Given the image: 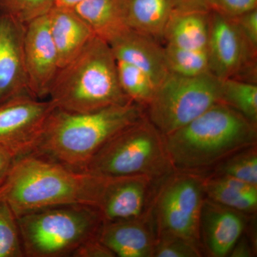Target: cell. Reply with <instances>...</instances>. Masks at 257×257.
<instances>
[{"label": "cell", "mask_w": 257, "mask_h": 257, "mask_svg": "<svg viewBox=\"0 0 257 257\" xmlns=\"http://www.w3.org/2000/svg\"><path fill=\"white\" fill-rule=\"evenodd\" d=\"M83 1L84 0H54V6L74 9L77 5Z\"/></svg>", "instance_id": "35"}, {"label": "cell", "mask_w": 257, "mask_h": 257, "mask_svg": "<svg viewBox=\"0 0 257 257\" xmlns=\"http://www.w3.org/2000/svg\"><path fill=\"white\" fill-rule=\"evenodd\" d=\"M164 140L174 170L197 174L256 145V124L219 102Z\"/></svg>", "instance_id": "3"}, {"label": "cell", "mask_w": 257, "mask_h": 257, "mask_svg": "<svg viewBox=\"0 0 257 257\" xmlns=\"http://www.w3.org/2000/svg\"><path fill=\"white\" fill-rule=\"evenodd\" d=\"M55 108L49 99H37L30 94L0 104V145L17 157L31 153Z\"/></svg>", "instance_id": "10"}, {"label": "cell", "mask_w": 257, "mask_h": 257, "mask_svg": "<svg viewBox=\"0 0 257 257\" xmlns=\"http://www.w3.org/2000/svg\"><path fill=\"white\" fill-rule=\"evenodd\" d=\"M175 10V0H128L130 28L161 43Z\"/></svg>", "instance_id": "21"}, {"label": "cell", "mask_w": 257, "mask_h": 257, "mask_svg": "<svg viewBox=\"0 0 257 257\" xmlns=\"http://www.w3.org/2000/svg\"><path fill=\"white\" fill-rule=\"evenodd\" d=\"M164 48L170 73L193 77L209 72L207 51L184 50L169 45Z\"/></svg>", "instance_id": "24"}, {"label": "cell", "mask_w": 257, "mask_h": 257, "mask_svg": "<svg viewBox=\"0 0 257 257\" xmlns=\"http://www.w3.org/2000/svg\"><path fill=\"white\" fill-rule=\"evenodd\" d=\"M206 9L234 18L257 9V0H207Z\"/></svg>", "instance_id": "29"}, {"label": "cell", "mask_w": 257, "mask_h": 257, "mask_svg": "<svg viewBox=\"0 0 257 257\" xmlns=\"http://www.w3.org/2000/svg\"><path fill=\"white\" fill-rule=\"evenodd\" d=\"M25 30L26 25L0 13V104L30 94L24 54Z\"/></svg>", "instance_id": "13"}, {"label": "cell", "mask_w": 257, "mask_h": 257, "mask_svg": "<svg viewBox=\"0 0 257 257\" xmlns=\"http://www.w3.org/2000/svg\"><path fill=\"white\" fill-rule=\"evenodd\" d=\"M18 224L25 256L65 257L99 236L104 221L97 208L58 206L30 211Z\"/></svg>", "instance_id": "5"}, {"label": "cell", "mask_w": 257, "mask_h": 257, "mask_svg": "<svg viewBox=\"0 0 257 257\" xmlns=\"http://www.w3.org/2000/svg\"><path fill=\"white\" fill-rule=\"evenodd\" d=\"M74 10L94 35L109 45L132 30L128 0H84Z\"/></svg>", "instance_id": "18"}, {"label": "cell", "mask_w": 257, "mask_h": 257, "mask_svg": "<svg viewBox=\"0 0 257 257\" xmlns=\"http://www.w3.org/2000/svg\"><path fill=\"white\" fill-rule=\"evenodd\" d=\"M73 257H114V254L99 241V236L83 243L72 253Z\"/></svg>", "instance_id": "31"}, {"label": "cell", "mask_w": 257, "mask_h": 257, "mask_svg": "<svg viewBox=\"0 0 257 257\" xmlns=\"http://www.w3.org/2000/svg\"><path fill=\"white\" fill-rule=\"evenodd\" d=\"M209 13V72L221 81H248L246 74L256 77L257 51L248 43L232 18Z\"/></svg>", "instance_id": "9"}, {"label": "cell", "mask_w": 257, "mask_h": 257, "mask_svg": "<svg viewBox=\"0 0 257 257\" xmlns=\"http://www.w3.org/2000/svg\"><path fill=\"white\" fill-rule=\"evenodd\" d=\"M24 54L29 92L37 99H46L60 69L47 15L27 24Z\"/></svg>", "instance_id": "11"}, {"label": "cell", "mask_w": 257, "mask_h": 257, "mask_svg": "<svg viewBox=\"0 0 257 257\" xmlns=\"http://www.w3.org/2000/svg\"><path fill=\"white\" fill-rule=\"evenodd\" d=\"M109 45L116 60L133 64L157 88L170 74L164 46L150 37L131 30Z\"/></svg>", "instance_id": "16"}, {"label": "cell", "mask_w": 257, "mask_h": 257, "mask_svg": "<svg viewBox=\"0 0 257 257\" xmlns=\"http://www.w3.org/2000/svg\"><path fill=\"white\" fill-rule=\"evenodd\" d=\"M18 219L9 204L0 199V257H23Z\"/></svg>", "instance_id": "26"}, {"label": "cell", "mask_w": 257, "mask_h": 257, "mask_svg": "<svg viewBox=\"0 0 257 257\" xmlns=\"http://www.w3.org/2000/svg\"><path fill=\"white\" fill-rule=\"evenodd\" d=\"M215 175L228 176L257 186L256 145L236 152L218 164Z\"/></svg>", "instance_id": "25"}, {"label": "cell", "mask_w": 257, "mask_h": 257, "mask_svg": "<svg viewBox=\"0 0 257 257\" xmlns=\"http://www.w3.org/2000/svg\"><path fill=\"white\" fill-rule=\"evenodd\" d=\"M109 177L69 168L35 154L18 157L3 185L15 216L52 207L97 208Z\"/></svg>", "instance_id": "1"}, {"label": "cell", "mask_w": 257, "mask_h": 257, "mask_svg": "<svg viewBox=\"0 0 257 257\" xmlns=\"http://www.w3.org/2000/svg\"><path fill=\"white\" fill-rule=\"evenodd\" d=\"M202 256V246L196 241L169 233H159L157 234L153 257Z\"/></svg>", "instance_id": "27"}, {"label": "cell", "mask_w": 257, "mask_h": 257, "mask_svg": "<svg viewBox=\"0 0 257 257\" xmlns=\"http://www.w3.org/2000/svg\"><path fill=\"white\" fill-rule=\"evenodd\" d=\"M204 199L203 177L197 174L175 171L164 179L151 207L157 234L169 233L200 244L199 220Z\"/></svg>", "instance_id": "8"}, {"label": "cell", "mask_w": 257, "mask_h": 257, "mask_svg": "<svg viewBox=\"0 0 257 257\" xmlns=\"http://www.w3.org/2000/svg\"><path fill=\"white\" fill-rule=\"evenodd\" d=\"M209 18L208 10L176 9L166 28L165 45L184 50L207 51Z\"/></svg>", "instance_id": "19"}, {"label": "cell", "mask_w": 257, "mask_h": 257, "mask_svg": "<svg viewBox=\"0 0 257 257\" xmlns=\"http://www.w3.org/2000/svg\"><path fill=\"white\" fill-rule=\"evenodd\" d=\"M207 0H175L176 9L184 10L206 9Z\"/></svg>", "instance_id": "34"}, {"label": "cell", "mask_w": 257, "mask_h": 257, "mask_svg": "<svg viewBox=\"0 0 257 257\" xmlns=\"http://www.w3.org/2000/svg\"><path fill=\"white\" fill-rule=\"evenodd\" d=\"M254 251L253 248H251V244L248 243L247 239L243 238L242 236L238 240L237 242L231 250L229 254L231 256H251Z\"/></svg>", "instance_id": "33"}, {"label": "cell", "mask_w": 257, "mask_h": 257, "mask_svg": "<svg viewBox=\"0 0 257 257\" xmlns=\"http://www.w3.org/2000/svg\"><path fill=\"white\" fill-rule=\"evenodd\" d=\"M161 181L146 176L109 177L97 207L103 221L126 220L146 215Z\"/></svg>", "instance_id": "12"}, {"label": "cell", "mask_w": 257, "mask_h": 257, "mask_svg": "<svg viewBox=\"0 0 257 257\" xmlns=\"http://www.w3.org/2000/svg\"><path fill=\"white\" fill-rule=\"evenodd\" d=\"M53 6L54 0H0V13L27 25L47 15Z\"/></svg>", "instance_id": "28"}, {"label": "cell", "mask_w": 257, "mask_h": 257, "mask_svg": "<svg viewBox=\"0 0 257 257\" xmlns=\"http://www.w3.org/2000/svg\"><path fill=\"white\" fill-rule=\"evenodd\" d=\"M205 197L212 202L243 214L257 208V186L224 175L203 178Z\"/></svg>", "instance_id": "20"}, {"label": "cell", "mask_w": 257, "mask_h": 257, "mask_svg": "<svg viewBox=\"0 0 257 257\" xmlns=\"http://www.w3.org/2000/svg\"><path fill=\"white\" fill-rule=\"evenodd\" d=\"M3 190H4V187L3 186V187H0V199L3 198Z\"/></svg>", "instance_id": "36"}, {"label": "cell", "mask_w": 257, "mask_h": 257, "mask_svg": "<svg viewBox=\"0 0 257 257\" xmlns=\"http://www.w3.org/2000/svg\"><path fill=\"white\" fill-rule=\"evenodd\" d=\"M221 102L231 106L253 124H257L256 82L235 79L221 81Z\"/></svg>", "instance_id": "22"}, {"label": "cell", "mask_w": 257, "mask_h": 257, "mask_svg": "<svg viewBox=\"0 0 257 257\" xmlns=\"http://www.w3.org/2000/svg\"><path fill=\"white\" fill-rule=\"evenodd\" d=\"M145 116V108L134 101L84 113L55 108L31 153L86 172L101 147Z\"/></svg>", "instance_id": "2"}, {"label": "cell", "mask_w": 257, "mask_h": 257, "mask_svg": "<svg viewBox=\"0 0 257 257\" xmlns=\"http://www.w3.org/2000/svg\"><path fill=\"white\" fill-rule=\"evenodd\" d=\"M157 238L151 209L135 219L104 221L99 239L119 257H153Z\"/></svg>", "instance_id": "15"}, {"label": "cell", "mask_w": 257, "mask_h": 257, "mask_svg": "<svg viewBox=\"0 0 257 257\" xmlns=\"http://www.w3.org/2000/svg\"><path fill=\"white\" fill-rule=\"evenodd\" d=\"M118 78L121 89L130 100L146 107L157 87L152 79L133 64L116 60Z\"/></svg>", "instance_id": "23"}, {"label": "cell", "mask_w": 257, "mask_h": 257, "mask_svg": "<svg viewBox=\"0 0 257 257\" xmlns=\"http://www.w3.org/2000/svg\"><path fill=\"white\" fill-rule=\"evenodd\" d=\"M86 172L106 177L146 176L159 182L175 170L163 135L145 116L101 147Z\"/></svg>", "instance_id": "6"}, {"label": "cell", "mask_w": 257, "mask_h": 257, "mask_svg": "<svg viewBox=\"0 0 257 257\" xmlns=\"http://www.w3.org/2000/svg\"><path fill=\"white\" fill-rule=\"evenodd\" d=\"M245 214L205 197L199 220V242L212 257L228 256L246 227Z\"/></svg>", "instance_id": "14"}, {"label": "cell", "mask_w": 257, "mask_h": 257, "mask_svg": "<svg viewBox=\"0 0 257 257\" xmlns=\"http://www.w3.org/2000/svg\"><path fill=\"white\" fill-rule=\"evenodd\" d=\"M47 99L57 109L75 113L133 101L120 86L110 45L96 36L73 60L61 67Z\"/></svg>", "instance_id": "4"}, {"label": "cell", "mask_w": 257, "mask_h": 257, "mask_svg": "<svg viewBox=\"0 0 257 257\" xmlns=\"http://www.w3.org/2000/svg\"><path fill=\"white\" fill-rule=\"evenodd\" d=\"M221 80L210 72L193 77L170 73L145 107L147 117L163 136L221 102Z\"/></svg>", "instance_id": "7"}, {"label": "cell", "mask_w": 257, "mask_h": 257, "mask_svg": "<svg viewBox=\"0 0 257 257\" xmlns=\"http://www.w3.org/2000/svg\"><path fill=\"white\" fill-rule=\"evenodd\" d=\"M47 15L61 68L73 60L95 35L74 9L53 6Z\"/></svg>", "instance_id": "17"}, {"label": "cell", "mask_w": 257, "mask_h": 257, "mask_svg": "<svg viewBox=\"0 0 257 257\" xmlns=\"http://www.w3.org/2000/svg\"><path fill=\"white\" fill-rule=\"evenodd\" d=\"M232 19L248 43L257 51V9Z\"/></svg>", "instance_id": "30"}, {"label": "cell", "mask_w": 257, "mask_h": 257, "mask_svg": "<svg viewBox=\"0 0 257 257\" xmlns=\"http://www.w3.org/2000/svg\"><path fill=\"white\" fill-rule=\"evenodd\" d=\"M17 157L9 148L0 145V187L6 182Z\"/></svg>", "instance_id": "32"}]
</instances>
